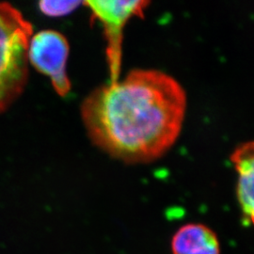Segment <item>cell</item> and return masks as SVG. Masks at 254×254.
<instances>
[{
    "label": "cell",
    "instance_id": "obj_1",
    "mask_svg": "<svg viewBox=\"0 0 254 254\" xmlns=\"http://www.w3.org/2000/svg\"><path fill=\"white\" fill-rule=\"evenodd\" d=\"M187 93L173 76L136 69L91 91L81 118L94 145L126 163L161 157L180 136Z\"/></svg>",
    "mask_w": 254,
    "mask_h": 254
},
{
    "label": "cell",
    "instance_id": "obj_2",
    "mask_svg": "<svg viewBox=\"0 0 254 254\" xmlns=\"http://www.w3.org/2000/svg\"><path fill=\"white\" fill-rule=\"evenodd\" d=\"M33 28L7 2H0V113L25 90L28 78V46Z\"/></svg>",
    "mask_w": 254,
    "mask_h": 254
},
{
    "label": "cell",
    "instance_id": "obj_3",
    "mask_svg": "<svg viewBox=\"0 0 254 254\" xmlns=\"http://www.w3.org/2000/svg\"><path fill=\"white\" fill-rule=\"evenodd\" d=\"M93 21H99L107 39L109 83L120 79L123 56L124 28L134 16H142L149 1H87Z\"/></svg>",
    "mask_w": 254,
    "mask_h": 254
},
{
    "label": "cell",
    "instance_id": "obj_4",
    "mask_svg": "<svg viewBox=\"0 0 254 254\" xmlns=\"http://www.w3.org/2000/svg\"><path fill=\"white\" fill-rule=\"evenodd\" d=\"M69 52L67 39L53 29L32 35L28 46V63L50 78L55 91L63 97L71 91V81L66 72Z\"/></svg>",
    "mask_w": 254,
    "mask_h": 254
},
{
    "label": "cell",
    "instance_id": "obj_5",
    "mask_svg": "<svg viewBox=\"0 0 254 254\" xmlns=\"http://www.w3.org/2000/svg\"><path fill=\"white\" fill-rule=\"evenodd\" d=\"M231 161L238 173L236 195L243 214L254 226V140L237 146Z\"/></svg>",
    "mask_w": 254,
    "mask_h": 254
},
{
    "label": "cell",
    "instance_id": "obj_6",
    "mask_svg": "<svg viewBox=\"0 0 254 254\" xmlns=\"http://www.w3.org/2000/svg\"><path fill=\"white\" fill-rule=\"evenodd\" d=\"M173 254H220L218 236L200 223H189L179 228L171 240Z\"/></svg>",
    "mask_w": 254,
    "mask_h": 254
},
{
    "label": "cell",
    "instance_id": "obj_7",
    "mask_svg": "<svg viewBox=\"0 0 254 254\" xmlns=\"http://www.w3.org/2000/svg\"><path fill=\"white\" fill-rule=\"evenodd\" d=\"M82 4L81 1H41L39 8L46 16L61 17L72 13Z\"/></svg>",
    "mask_w": 254,
    "mask_h": 254
}]
</instances>
